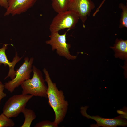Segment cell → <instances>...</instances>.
I'll return each mask as SVG.
<instances>
[{
  "label": "cell",
  "instance_id": "1",
  "mask_svg": "<svg viewBox=\"0 0 127 127\" xmlns=\"http://www.w3.org/2000/svg\"><path fill=\"white\" fill-rule=\"evenodd\" d=\"M43 71L45 75V82L48 86L46 93L48 103L55 114L53 121L59 125L63 121L66 116L68 109V102L65 99L63 91L59 90L56 84L51 80L47 70L44 68Z\"/></svg>",
  "mask_w": 127,
  "mask_h": 127
},
{
  "label": "cell",
  "instance_id": "2",
  "mask_svg": "<svg viewBox=\"0 0 127 127\" xmlns=\"http://www.w3.org/2000/svg\"><path fill=\"white\" fill-rule=\"evenodd\" d=\"M32 71L33 75L32 78L26 80L20 85L22 93L48 98L46 93L48 87L45 84L42 72L34 65L32 67Z\"/></svg>",
  "mask_w": 127,
  "mask_h": 127
},
{
  "label": "cell",
  "instance_id": "3",
  "mask_svg": "<svg viewBox=\"0 0 127 127\" xmlns=\"http://www.w3.org/2000/svg\"><path fill=\"white\" fill-rule=\"evenodd\" d=\"M79 17L74 12L67 10L57 13L50 25L51 32H58L66 29H71L75 28Z\"/></svg>",
  "mask_w": 127,
  "mask_h": 127
},
{
  "label": "cell",
  "instance_id": "4",
  "mask_svg": "<svg viewBox=\"0 0 127 127\" xmlns=\"http://www.w3.org/2000/svg\"><path fill=\"white\" fill-rule=\"evenodd\" d=\"M33 96L22 93L13 95L6 102L2 109V113L9 118L17 117L22 113L27 102Z\"/></svg>",
  "mask_w": 127,
  "mask_h": 127
},
{
  "label": "cell",
  "instance_id": "5",
  "mask_svg": "<svg viewBox=\"0 0 127 127\" xmlns=\"http://www.w3.org/2000/svg\"><path fill=\"white\" fill-rule=\"evenodd\" d=\"M70 30L67 29L64 34L61 35L59 34L58 32H51L50 39L46 41L45 43L51 46L52 51L56 50L59 56L64 57L69 60H72L76 59L77 56L70 54L69 49L71 45L66 42L67 33Z\"/></svg>",
  "mask_w": 127,
  "mask_h": 127
},
{
  "label": "cell",
  "instance_id": "6",
  "mask_svg": "<svg viewBox=\"0 0 127 127\" xmlns=\"http://www.w3.org/2000/svg\"><path fill=\"white\" fill-rule=\"evenodd\" d=\"M24 61L19 68L17 70L15 77L11 80L5 83L4 88L10 93H12L25 81L30 79L32 71V64L34 58L29 59L27 57L24 59Z\"/></svg>",
  "mask_w": 127,
  "mask_h": 127
},
{
  "label": "cell",
  "instance_id": "7",
  "mask_svg": "<svg viewBox=\"0 0 127 127\" xmlns=\"http://www.w3.org/2000/svg\"><path fill=\"white\" fill-rule=\"evenodd\" d=\"M95 7L94 3L91 0H70L67 10L73 11L78 15L84 28V23L87 17Z\"/></svg>",
  "mask_w": 127,
  "mask_h": 127
},
{
  "label": "cell",
  "instance_id": "8",
  "mask_svg": "<svg viewBox=\"0 0 127 127\" xmlns=\"http://www.w3.org/2000/svg\"><path fill=\"white\" fill-rule=\"evenodd\" d=\"M88 107L87 106L81 107V112L83 116L88 119H92L96 122V124H91L90 125L91 127H115L118 126H125L127 125V120L120 116L112 119L103 118L98 115L91 116L86 112Z\"/></svg>",
  "mask_w": 127,
  "mask_h": 127
},
{
  "label": "cell",
  "instance_id": "9",
  "mask_svg": "<svg viewBox=\"0 0 127 127\" xmlns=\"http://www.w3.org/2000/svg\"><path fill=\"white\" fill-rule=\"evenodd\" d=\"M37 0H8V7L4 16L20 14L32 7Z\"/></svg>",
  "mask_w": 127,
  "mask_h": 127
},
{
  "label": "cell",
  "instance_id": "10",
  "mask_svg": "<svg viewBox=\"0 0 127 127\" xmlns=\"http://www.w3.org/2000/svg\"><path fill=\"white\" fill-rule=\"evenodd\" d=\"M8 45L7 44H4L2 48H0V65L3 64L5 66L8 65L9 67L8 74L4 79L9 77L12 79L16 76V71L14 70V66L16 63L22 58V57L20 58L18 57L17 53L16 52L15 56L14 57L12 61V62L9 61L5 53V51L7 48Z\"/></svg>",
  "mask_w": 127,
  "mask_h": 127
},
{
  "label": "cell",
  "instance_id": "11",
  "mask_svg": "<svg viewBox=\"0 0 127 127\" xmlns=\"http://www.w3.org/2000/svg\"><path fill=\"white\" fill-rule=\"evenodd\" d=\"M115 53L116 58H119L122 60H127V40L117 38L113 46L110 47Z\"/></svg>",
  "mask_w": 127,
  "mask_h": 127
},
{
  "label": "cell",
  "instance_id": "12",
  "mask_svg": "<svg viewBox=\"0 0 127 127\" xmlns=\"http://www.w3.org/2000/svg\"><path fill=\"white\" fill-rule=\"evenodd\" d=\"M70 0H51V5L54 10L57 13L67 10Z\"/></svg>",
  "mask_w": 127,
  "mask_h": 127
},
{
  "label": "cell",
  "instance_id": "13",
  "mask_svg": "<svg viewBox=\"0 0 127 127\" xmlns=\"http://www.w3.org/2000/svg\"><path fill=\"white\" fill-rule=\"evenodd\" d=\"M24 117V122L20 127H30L32 123L36 117V114L33 110L25 108L22 112Z\"/></svg>",
  "mask_w": 127,
  "mask_h": 127
},
{
  "label": "cell",
  "instance_id": "14",
  "mask_svg": "<svg viewBox=\"0 0 127 127\" xmlns=\"http://www.w3.org/2000/svg\"><path fill=\"white\" fill-rule=\"evenodd\" d=\"M119 7L122 10L120 19L119 28H127V4L125 5L122 3L119 5Z\"/></svg>",
  "mask_w": 127,
  "mask_h": 127
},
{
  "label": "cell",
  "instance_id": "15",
  "mask_svg": "<svg viewBox=\"0 0 127 127\" xmlns=\"http://www.w3.org/2000/svg\"><path fill=\"white\" fill-rule=\"evenodd\" d=\"M3 113L0 115V127H12L15 125L12 119Z\"/></svg>",
  "mask_w": 127,
  "mask_h": 127
},
{
  "label": "cell",
  "instance_id": "16",
  "mask_svg": "<svg viewBox=\"0 0 127 127\" xmlns=\"http://www.w3.org/2000/svg\"><path fill=\"white\" fill-rule=\"evenodd\" d=\"M58 125L55 123L54 121L52 122L48 120L41 121L37 123L34 126L35 127H58Z\"/></svg>",
  "mask_w": 127,
  "mask_h": 127
},
{
  "label": "cell",
  "instance_id": "17",
  "mask_svg": "<svg viewBox=\"0 0 127 127\" xmlns=\"http://www.w3.org/2000/svg\"><path fill=\"white\" fill-rule=\"evenodd\" d=\"M4 88V85L2 83L0 84V104L2 99L6 96V94L3 91Z\"/></svg>",
  "mask_w": 127,
  "mask_h": 127
},
{
  "label": "cell",
  "instance_id": "18",
  "mask_svg": "<svg viewBox=\"0 0 127 127\" xmlns=\"http://www.w3.org/2000/svg\"><path fill=\"white\" fill-rule=\"evenodd\" d=\"M117 112L118 113L121 115L120 116L122 118L127 119V109H124L122 110H118Z\"/></svg>",
  "mask_w": 127,
  "mask_h": 127
},
{
  "label": "cell",
  "instance_id": "19",
  "mask_svg": "<svg viewBox=\"0 0 127 127\" xmlns=\"http://www.w3.org/2000/svg\"><path fill=\"white\" fill-rule=\"evenodd\" d=\"M0 5L7 9L8 7V0H0Z\"/></svg>",
  "mask_w": 127,
  "mask_h": 127
},
{
  "label": "cell",
  "instance_id": "20",
  "mask_svg": "<svg viewBox=\"0 0 127 127\" xmlns=\"http://www.w3.org/2000/svg\"><path fill=\"white\" fill-rule=\"evenodd\" d=\"M2 83V82L1 81H0V84Z\"/></svg>",
  "mask_w": 127,
  "mask_h": 127
},
{
  "label": "cell",
  "instance_id": "21",
  "mask_svg": "<svg viewBox=\"0 0 127 127\" xmlns=\"http://www.w3.org/2000/svg\"><path fill=\"white\" fill-rule=\"evenodd\" d=\"M126 1H127V0H126Z\"/></svg>",
  "mask_w": 127,
  "mask_h": 127
},
{
  "label": "cell",
  "instance_id": "22",
  "mask_svg": "<svg viewBox=\"0 0 127 127\" xmlns=\"http://www.w3.org/2000/svg\"></svg>",
  "mask_w": 127,
  "mask_h": 127
}]
</instances>
